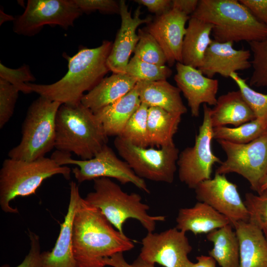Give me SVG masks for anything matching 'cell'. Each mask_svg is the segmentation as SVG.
<instances>
[{
    "label": "cell",
    "mask_w": 267,
    "mask_h": 267,
    "mask_svg": "<svg viewBox=\"0 0 267 267\" xmlns=\"http://www.w3.org/2000/svg\"><path fill=\"white\" fill-rule=\"evenodd\" d=\"M93 181L94 191L89 193L85 199L98 208L122 234H125L123 226L129 219L139 221L148 232L154 231L157 222L165 221V216L149 215L147 213L149 206L142 202L139 194L124 192L108 178H100Z\"/></svg>",
    "instance_id": "8992f818"
},
{
    "label": "cell",
    "mask_w": 267,
    "mask_h": 267,
    "mask_svg": "<svg viewBox=\"0 0 267 267\" xmlns=\"http://www.w3.org/2000/svg\"><path fill=\"white\" fill-rule=\"evenodd\" d=\"M212 29L211 24L190 17L183 42L182 63L196 68L200 67L213 41L211 38Z\"/></svg>",
    "instance_id": "d4e9b609"
},
{
    "label": "cell",
    "mask_w": 267,
    "mask_h": 267,
    "mask_svg": "<svg viewBox=\"0 0 267 267\" xmlns=\"http://www.w3.org/2000/svg\"><path fill=\"white\" fill-rule=\"evenodd\" d=\"M244 202L248 213V222L260 229L267 240V188L257 195L245 193Z\"/></svg>",
    "instance_id": "836d02e7"
},
{
    "label": "cell",
    "mask_w": 267,
    "mask_h": 267,
    "mask_svg": "<svg viewBox=\"0 0 267 267\" xmlns=\"http://www.w3.org/2000/svg\"><path fill=\"white\" fill-rule=\"evenodd\" d=\"M190 17L213 25L214 40L248 43L267 39V26L237 0H200Z\"/></svg>",
    "instance_id": "277c9868"
},
{
    "label": "cell",
    "mask_w": 267,
    "mask_h": 267,
    "mask_svg": "<svg viewBox=\"0 0 267 267\" xmlns=\"http://www.w3.org/2000/svg\"><path fill=\"white\" fill-rule=\"evenodd\" d=\"M236 83L243 98L254 113L256 118L267 120V94L256 91L237 73L230 75Z\"/></svg>",
    "instance_id": "e575fe53"
},
{
    "label": "cell",
    "mask_w": 267,
    "mask_h": 267,
    "mask_svg": "<svg viewBox=\"0 0 267 267\" xmlns=\"http://www.w3.org/2000/svg\"><path fill=\"white\" fill-rule=\"evenodd\" d=\"M135 88L141 103L149 107H158L173 114L187 112L180 89L167 80L153 82L137 81Z\"/></svg>",
    "instance_id": "7402d4cb"
},
{
    "label": "cell",
    "mask_w": 267,
    "mask_h": 267,
    "mask_svg": "<svg viewBox=\"0 0 267 267\" xmlns=\"http://www.w3.org/2000/svg\"><path fill=\"white\" fill-rule=\"evenodd\" d=\"M196 198L205 203L225 217L232 225L248 222V213L237 185L225 175L215 173L213 178L199 183L194 188Z\"/></svg>",
    "instance_id": "5bb4252c"
},
{
    "label": "cell",
    "mask_w": 267,
    "mask_h": 267,
    "mask_svg": "<svg viewBox=\"0 0 267 267\" xmlns=\"http://www.w3.org/2000/svg\"><path fill=\"white\" fill-rule=\"evenodd\" d=\"M174 80L187 101L191 116L198 117L200 106L204 103L216 105L219 81L204 75L198 68L177 62Z\"/></svg>",
    "instance_id": "e0dca14e"
},
{
    "label": "cell",
    "mask_w": 267,
    "mask_h": 267,
    "mask_svg": "<svg viewBox=\"0 0 267 267\" xmlns=\"http://www.w3.org/2000/svg\"><path fill=\"white\" fill-rule=\"evenodd\" d=\"M226 155L215 173L226 175L236 173L250 183L257 194L261 183L267 175V130L259 137L245 144H236L217 140Z\"/></svg>",
    "instance_id": "30bf717a"
},
{
    "label": "cell",
    "mask_w": 267,
    "mask_h": 267,
    "mask_svg": "<svg viewBox=\"0 0 267 267\" xmlns=\"http://www.w3.org/2000/svg\"><path fill=\"white\" fill-rule=\"evenodd\" d=\"M233 229L229 224L207 235V239L214 245L209 256L221 267H239V241Z\"/></svg>",
    "instance_id": "83f0119b"
},
{
    "label": "cell",
    "mask_w": 267,
    "mask_h": 267,
    "mask_svg": "<svg viewBox=\"0 0 267 267\" xmlns=\"http://www.w3.org/2000/svg\"><path fill=\"white\" fill-rule=\"evenodd\" d=\"M82 13L98 10L106 14L120 13L119 2L114 0H74Z\"/></svg>",
    "instance_id": "74e56055"
},
{
    "label": "cell",
    "mask_w": 267,
    "mask_h": 267,
    "mask_svg": "<svg viewBox=\"0 0 267 267\" xmlns=\"http://www.w3.org/2000/svg\"><path fill=\"white\" fill-rule=\"evenodd\" d=\"M140 104L134 87L126 95L94 114L103 125L108 136H118Z\"/></svg>",
    "instance_id": "484cf974"
},
{
    "label": "cell",
    "mask_w": 267,
    "mask_h": 267,
    "mask_svg": "<svg viewBox=\"0 0 267 267\" xmlns=\"http://www.w3.org/2000/svg\"><path fill=\"white\" fill-rule=\"evenodd\" d=\"M137 82L126 73H113L85 94L81 102L95 113L128 93Z\"/></svg>",
    "instance_id": "ffe728a7"
},
{
    "label": "cell",
    "mask_w": 267,
    "mask_h": 267,
    "mask_svg": "<svg viewBox=\"0 0 267 267\" xmlns=\"http://www.w3.org/2000/svg\"><path fill=\"white\" fill-rule=\"evenodd\" d=\"M121 26L112 44V48L107 60L109 70L113 73H126L132 53L138 42L139 37L136 33L138 27L152 21L150 17L140 18V7L138 6L133 16L131 11L124 0L119 1Z\"/></svg>",
    "instance_id": "9a60e30c"
},
{
    "label": "cell",
    "mask_w": 267,
    "mask_h": 267,
    "mask_svg": "<svg viewBox=\"0 0 267 267\" xmlns=\"http://www.w3.org/2000/svg\"><path fill=\"white\" fill-rule=\"evenodd\" d=\"M181 115L173 114L158 107H149L147 115L149 145L158 148L174 144Z\"/></svg>",
    "instance_id": "4316f807"
},
{
    "label": "cell",
    "mask_w": 267,
    "mask_h": 267,
    "mask_svg": "<svg viewBox=\"0 0 267 267\" xmlns=\"http://www.w3.org/2000/svg\"><path fill=\"white\" fill-rule=\"evenodd\" d=\"M51 158L60 166L76 165L72 172L79 183L100 178H114L122 184L131 183L149 193L144 179L137 176L128 163L119 159L107 144L92 158L83 160L71 158L70 153L55 151Z\"/></svg>",
    "instance_id": "9c48e42d"
},
{
    "label": "cell",
    "mask_w": 267,
    "mask_h": 267,
    "mask_svg": "<svg viewBox=\"0 0 267 267\" xmlns=\"http://www.w3.org/2000/svg\"><path fill=\"white\" fill-rule=\"evenodd\" d=\"M256 118L239 90L220 96L211 109V121L213 128L228 124L237 127Z\"/></svg>",
    "instance_id": "cb8c5ba5"
},
{
    "label": "cell",
    "mask_w": 267,
    "mask_h": 267,
    "mask_svg": "<svg viewBox=\"0 0 267 267\" xmlns=\"http://www.w3.org/2000/svg\"><path fill=\"white\" fill-rule=\"evenodd\" d=\"M30 248L28 254L19 265L15 267H43L39 236L29 230ZM2 267H7L6 266Z\"/></svg>",
    "instance_id": "f35d334b"
},
{
    "label": "cell",
    "mask_w": 267,
    "mask_h": 267,
    "mask_svg": "<svg viewBox=\"0 0 267 267\" xmlns=\"http://www.w3.org/2000/svg\"><path fill=\"white\" fill-rule=\"evenodd\" d=\"M112 43L104 41L95 48H81L72 56L66 53L68 71L57 82L49 84L27 83L32 92L61 104L76 105L81 103L85 91L96 86L110 71L107 60Z\"/></svg>",
    "instance_id": "7a4b0ae2"
},
{
    "label": "cell",
    "mask_w": 267,
    "mask_h": 267,
    "mask_svg": "<svg viewBox=\"0 0 267 267\" xmlns=\"http://www.w3.org/2000/svg\"><path fill=\"white\" fill-rule=\"evenodd\" d=\"M196 259L197 262L192 267H216V261L210 256L201 255Z\"/></svg>",
    "instance_id": "ee69618b"
},
{
    "label": "cell",
    "mask_w": 267,
    "mask_h": 267,
    "mask_svg": "<svg viewBox=\"0 0 267 267\" xmlns=\"http://www.w3.org/2000/svg\"><path fill=\"white\" fill-rule=\"evenodd\" d=\"M233 45L232 42L221 43L213 40L198 69L206 76L213 78L217 74L229 78L233 73L251 68V51L237 49Z\"/></svg>",
    "instance_id": "ac0fdd59"
},
{
    "label": "cell",
    "mask_w": 267,
    "mask_h": 267,
    "mask_svg": "<svg viewBox=\"0 0 267 267\" xmlns=\"http://www.w3.org/2000/svg\"><path fill=\"white\" fill-rule=\"evenodd\" d=\"M267 188V175L263 179L260 186V193L262 191Z\"/></svg>",
    "instance_id": "bcb514c9"
},
{
    "label": "cell",
    "mask_w": 267,
    "mask_h": 267,
    "mask_svg": "<svg viewBox=\"0 0 267 267\" xmlns=\"http://www.w3.org/2000/svg\"><path fill=\"white\" fill-rule=\"evenodd\" d=\"M114 144L119 155L140 178L173 182L179 154L175 144L158 149L141 147L118 136Z\"/></svg>",
    "instance_id": "ba28073f"
},
{
    "label": "cell",
    "mask_w": 267,
    "mask_h": 267,
    "mask_svg": "<svg viewBox=\"0 0 267 267\" xmlns=\"http://www.w3.org/2000/svg\"><path fill=\"white\" fill-rule=\"evenodd\" d=\"M239 1L267 26V0H239Z\"/></svg>",
    "instance_id": "60d3db41"
},
{
    "label": "cell",
    "mask_w": 267,
    "mask_h": 267,
    "mask_svg": "<svg viewBox=\"0 0 267 267\" xmlns=\"http://www.w3.org/2000/svg\"><path fill=\"white\" fill-rule=\"evenodd\" d=\"M126 73L137 81L153 82L166 80L172 70L166 65H158L143 61L134 56L129 61Z\"/></svg>",
    "instance_id": "4dcf8cb0"
},
{
    "label": "cell",
    "mask_w": 267,
    "mask_h": 267,
    "mask_svg": "<svg viewBox=\"0 0 267 267\" xmlns=\"http://www.w3.org/2000/svg\"><path fill=\"white\" fill-rule=\"evenodd\" d=\"M104 264L112 267H155L154 264L148 262L139 256L132 264L125 260L122 252L117 253L104 260Z\"/></svg>",
    "instance_id": "ab89813d"
},
{
    "label": "cell",
    "mask_w": 267,
    "mask_h": 267,
    "mask_svg": "<svg viewBox=\"0 0 267 267\" xmlns=\"http://www.w3.org/2000/svg\"><path fill=\"white\" fill-rule=\"evenodd\" d=\"M107 140L103 125L90 109L81 102L60 105L56 117L54 147L57 150L89 160L107 144Z\"/></svg>",
    "instance_id": "3957f363"
},
{
    "label": "cell",
    "mask_w": 267,
    "mask_h": 267,
    "mask_svg": "<svg viewBox=\"0 0 267 267\" xmlns=\"http://www.w3.org/2000/svg\"><path fill=\"white\" fill-rule=\"evenodd\" d=\"M239 245V267H267V240L262 231L249 222L233 225Z\"/></svg>",
    "instance_id": "44dd1931"
},
{
    "label": "cell",
    "mask_w": 267,
    "mask_h": 267,
    "mask_svg": "<svg viewBox=\"0 0 267 267\" xmlns=\"http://www.w3.org/2000/svg\"><path fill=\"white\" fill-rule=\"evenodd\" d=\"M61 105L43 96L32 102L22 124L20 141L8 152L9 158L34 161L54 147L56 117Z\"/></svg>",
    "instance_id": "52a82bcc"
},
{
    "label": "cell",
    "mask_w": 267,
    "mask_h": 267,
    "mask_svg": "<svg viewBox=\"0 0 267 267\" xmlns=\"http://www.w3.org/2000/svg\"><path fill=\"white\" fill-rule=\"evenodd\" d=\"M0 78L8 82L24 94L33 92L27 83L36 80L29 65L23 64L18 68L12 69L4 66L1 62Z\"/></svg>",
    "instance_id": "d590c367"
},
{
    "label": "cell",
    "mask_w": 267,
    "mask_h": 267,
    "mask_svg": "<svg viewBox=\"0 0 267 267\" xmlns=\"http://www.w3.org/2000/svg\"><path fill=\"white\" fill-rule=\"evenodd\" d=\"M211 108L203 104V120L196 135L194 145L184 149L177 161L180 181L193 189L201 182L211 178L212 168L222 161L213 152V139L211 121Z\"/></svg>",
    "instance_id": "8fae6325"
},
{
    "label": "cell",
    "mask_w": 267,
    "mask_h": 267,
    "mask_svg": "<svg viewBox=\"0 0 267 267\" xmlns=\"http://www.w3.org/2000/svg\"><path fill=\"white\" fill-rule=\"evenodd\" d=\"M80 196L76 183H70V199L67 212L55 245L51 251L41 253L43 267H78L74 257L72 242V227L73 218Z\"/></svg>",
    "instance_id": "d6986e66"
},
{
    "label": "cell",
    "mask_w": 267,
    "mask_h": 267,
    "mask_svg": "<svg viewBox=\"0 0 267 267\" xmlns=\"http://www.w3.org/2000/svg\"><path fill=\"white\" fill-rule=\"evenodd\" d=\"M189 16L172 8L148 24L146 30L162 48L169 66L182 62V48Z\"/></svg>",
    "instance_id": "2e32d148"
},
{
    "label": "cell",
    "mask_w": 267,
    "mask_h": 267,
    "mask_svg": "<svg viewBox=\"0 0 267 267\" xmlns=\"http://www.w3.org/2000/svg\"><path fill=\"white\" fill-rule=\"evenodd\" d=\"M136 3L146 6L149 11L160 16L172 9L170 0H135Z\"/></svg>",
    "instance_id": "b9f144b4"
},
{
    "label": "cell",
    "mask_w": 267,
    "mask_h": 267,
    "mask_svg": "<svg viewBox=\"0 0 267 267\" xmlns=\"http://www.w3.org/2000/svg\"><path fill=\"white\" fill-rule=\"evenodd\" d=\"M72 242L78 267H104L105 258L134 248L129 238L81 196L73 220Z\"/></svg>",
    "instance_id": "6da1fadb"
},
{
    "label": "cell",
    "mask_w": 267,
    "mask_h": 267,
    "mask_svg": "<svg viewBox=\"0 0 267 267\" xmlns=\"http://www.w3.org/2000/svg\"><path fill=\"white\" fill-rule=\"evenodd\" d=\"M139 256L165 267H192L188 258L192 248L185 232L176 227L160 233L148 232L142 240Z\"/></svg>",
    "instance_id": "4fadbf2b"
},
{
    "label": "cell",
    "mask_w": 267,
    "mask_h": 267,
    "mask_svg": "<svg viewBox=\"0 0 267 267\" xmlns=\"http://www.w3.org/2000/svg\"><path fill=\"white\" fill-rule=\"evenodd\" d=\"M56 175L69 179L71 169L60 166L52 159L45 157L28 161L7 158L0 171V206L5 213H18L10 202L18 196H26L35 193L43 182Z\"/></svg>",
    "instance_id": "5b68a950"
},
{
    "label": "cell",
    "mask_w": 267,
    "mask_h": 267,
    "mask_svg": "<svg viewBox=\"0 0 267 267\" xmlns=\"http://www.w3.org/2000/svg\"><path fill=\"white\" fill-rule=\"evenodd\" d=\"M267 130V120L256 118L237 127L213 128V138L236 144H245L257 138Z\"/></svg>",
    "instance_id": "f1b7e54d"
},
{
    "label": "cell",
    "mask_w": 267,
    "mask_h": 267,
    "mask_svg": "<svg viewBox=\"0 0 267 267\" xmlns=\"http://www.w3.org/2000/svg\"><path fill=\"white\" fill-rule=\"evenodd\" d=\"M148 108L147 105L141 103L119 136L136 146L148 147L149 146L147 134Z\"/></svg>",
    "instance_id": "f546056e"
},
{
    "label": "cell",
    "mask_w": 267,
    "mask_h": 267,
    "mask_svg": "<svg viewBox=\"0 0 267 267\" xmlns=\"http://www.w3.org/2000/svg\"><path fill=\"white\" fill-rule=\"evenodd\" d=\"M176 227L196 235L209 232L230 224L229 220L207 204L197 202L191 208H181L176 218Z\"/></svg>",
    "instance_id": "603a6c76"
},
{
    "label": "cell",
    "mask_w": 267,
    "mask_h": 267,
    "mask_svg": "<svg viewBox=\"0 0 267 267\" xmlns=\"http://www.w3.org/2000/svg\"><path fill=\"white\" fill-rule=\"evenodd\" d=\"M248 44L253 55L251 61L253 72L249 86L267 87V39Z\"/></svg>",
    "instance_id": "d6a6232c"
},
{
    "label": "cell",
    "mask_w": 267,
    "mask_h": 267,
    "mask_svg": "<svg viewBox=\"0 0 267 267\" xmlns=\"http://www.w3.org/2000/svg\"><path fill=\"white\" fill-rule=\"evenodd\" d=\"M15 17L11 15L6 14L3 10L0 9V25H1L3 23L9 21H14Z\"/></svg>",
    "instance_id": "f6af8a7d"
},
{
    "label": "cell",
    "mask_w": 267,
    "mask_h": 267,
    "mask_svg": "<svg viewBox=\"0 0 267 267\" xmlns=\"http://www.w3.org/2000/svg\"><path fill=\"white\" fill-rule=\"evenodd\" d=\"M19 90L8 82L0 78V128L12 117Z\"/></svg>",
    "instance_id": "8d00e7d4"
},
{
    "label": "cell",
    "mask_w": 267,
    "mask_h": 267,
    "mask_svg": "<svg viewBox=\"0 0 267 267\" xmlns=\"http://www.w3.org/2000/svg\"><path fill=\"white\" fill-rule=\"evenodd\" d=\"M139 41L134 51V56L139 59L158 65H165L166 56L154 38L146 30L139 29Z\"/></svg>",
    "instance_id": "1f68e13d"
},
{
    "label": "cell",
    "mask_w": 267,
    "mask_h": 267,
    "mask_svg": "<svg viewBox=\"0 0 267 267\" xmlns=\"http://www.w3.org/2000/svg\"><path fill=\"white\" fill-rule=\"evenodd\" d=\"M172 8L175 9L189 16L196 10L199 1L198 0H173Z\"/></svg>",
    "instance_id": "7bdbcfd3"
},
{
    "label": "cell",
    "mask_w": 267,
    "mask_h": 267,
    "mask_svg": "<svg viewBox=\"0 0 267 267\" xmlns=\"http://www.w3.org/2000/svg\"><path fill=\"white\" fill-rule=\"evenodd\" d=\"M82 13L74 0H28L24 12L15 17L13 31L32 37L46 25L67 30Z\"/></svg>",
    "instance_id": "7c38bea8"
}]
</instances>
